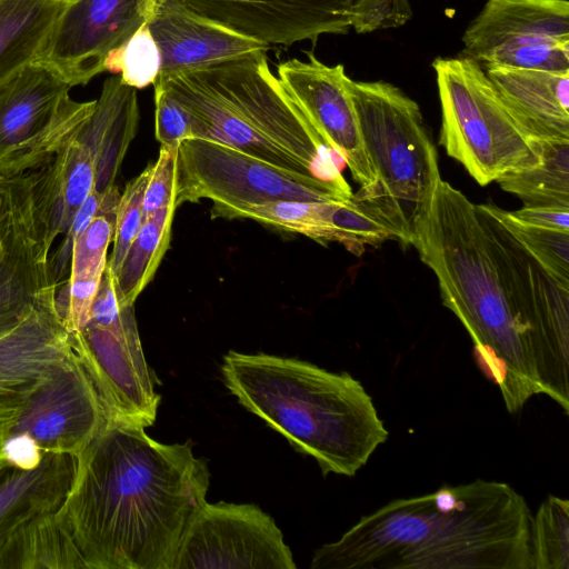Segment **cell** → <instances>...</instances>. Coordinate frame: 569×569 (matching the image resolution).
I'll return each instance as SVG.
<instances>
[{"mask_svg": "<svg viewBox=\"0 0 569 569\" xmlns=\"http://www.w3.org/2000/svg\"><path fill=\"white\" fill-rule=\"evenodd\" d=\"M436 274L442 303L473 342L482 373L510 413L547 395L569 415V288L505 226L440 179L413 224L412 243Z\"/></svg>", "mask_w": 569, "mask_h": 569, "instance_id": "cell-1", "label": "cell"}, {"mask_svg": "<svg viewBox=\"0 0 569 569\" xmlns=\"http://www.w3.org/2000/svg\"><path fill=\"white\" fill-rule=\"evenodd\" d=\"M144 429L108 416L79 453L63 517L84 567L173 569L207 502V461L189 441L161 443Z\"/></svg>", "mask_w": 569, "mask_h": 569, "instance_id": "cell-2", "label": "cell"}, {"mask_svg": "<svg viewBox=\"0 0 569 569\" xmlns=\"http://www.w3.org/2000/svg\"><path fill=\"white\" fill-rule=\"evenodd\" d=\"M532 513L519 492L478 479L395 499L321 546L312 569H532Z\"/></svg>", "mask_w": 569, "mask_h": 569, "instance_id": "cell-3", "label": "cell"}, {"mask_svg": "<svg viewBox=\"0 0 569 569\" xmlns=\"http://www.w3.org/2000/svg\"><path fill=\"white\" fill-rule=\"evenodd\" d=\"M256 52L159 77L189 116L193 138L213 140L276 167L328 182L348 197L345 159L320 136Z\"/></svg>", "mask_w": 569, "mask_h": 569, "instance_id": "cell-4", "label": "cell"}, {"mask_svg": "<svg viewBox=\"0 0 569 569\" xmlns=\"http://www.w3.org/2000/svg\"><path fill=\"white\" fill-rule=\"evenodd\" d=\"M221 375L240 405L312 457L323 476L353 477L388 439L372 398L348 372L296 358L229 351Z\"/></svg>", "mask_w": 569, "mask_h": 569, "instance_id": "cell-5", "label": "cell"}, {"mask_svg": "<svg viewBox=\"0 0 569 569\" xmlns=\"http://www.w3.org/2000/svg\"><path fill=\"white\" fill-rule=\"evenodd\" d=\"M361 139L377 176L352 194L395 234L411 246L413 224L441 179L438 153L418 103L386 81L349 83Z\"/></svg>", "mask_w": 569, "mask_h": 569, "instance_id": "cell-6", "label": "cell"}, {"mask_svg": "<svg viewBox=\"0 0 569 569\" xmlns=\"http://www.w3.org/2000/svg\"><path fill=\"white\" fill-rule=\"evenodd\" d=\"M54 277L42 264L0 260V470L3 445L34 395L80 355L57 303ZM10 466V465H9Z\"/></svg>", "mask_w": 569, "mask_h": 569, "instance_id": "cell-7", "label": "cell"}, {"mask_svg": "<svg viewBox=\"0 0 569 569\" xmlns=\"http://www.w3.org/2000/svg\"><path fill=\"white\" fill-rule=\"evenodd\" d=\"M432 67L441 104L439 142L480 186L540 161V141L516 121L477 61L437 58Z\"/></svg>", "mask_w": 569, "mask_h": 569, "instance_id": "cell-8", "label": "cell"}, {"mask_svg": "<svg viewBox=\"0 0 569 569\" xmlns=\"http://www.w3.org/2000/svg\"><path fill=\"white\" fill-rule=\"evenodd\" d=\"M72 87L50 66L28 63L0 81V174L36 170L72 140L96 100L71 99Z\"/></svg>", "mask_w": 569, "mask_h": 569, "instance_id": "cell-9", "label": "cell"}, {"mask_svg": "<svg viewBox=\"0 0 569 569\" xmlns=\"http://www.w3.org/2000/svg\"><path fill=\"white\" fill-rule=\"evenodd\" d=\"M177 208L209 199L211 217L241 206L272 201H346V196L322 180L296 173L230 146L192 138L178 149Z\"/></svg>", "mask_w": 569, "mask_h": 569, "instance_id": "cell-10", "label": "cell"}, {"mask_svg": "<svg viewBox=\"0 0 569 569\" xmlns=\"http://www.w3.org/2000/svg\"><path fill=\"white\" fill-rule=\"evenodd\" d=\"M462 42L483 68L569 70V2L487 0Z\"/></svg>", "mask_w": 569, "mask_h": 569, "instance_id": "cell-11", "label": "cell"}, {"mask_svg": "<svg viewBox=\"0 0 569 569\" xmlns=\"http://www.w3.org/2000/svg\"><path fill=\"white\" fill-rule=\"evenodd\" d=\"M295 569L273 518L251 503H208L198 511L173 569Z\"/></svg>", "mask_w": 569, "mask_h": 569, "instance_id": "cell-12", "label": "cell"}, {"mask_svg": "<svg viewBox=\"0 0 569 569\" xmlns=\"http://www.w3.org/2000/svg\"><path fill=\"white\" fill-rule=\"evenodd\" d=\"M81 332L83 358L108 416L152 426L161 397L142 351L133 306L121 307L111 321H89Z\"/></svg>", "mask_w": 569, "mask_h": 569, "instance_id": "cell-13", "label": "cell"}, {"mask_svg": "<svg viewBox=\"0 0 569 569\" xmlns=\"http://www.w3.org/2000/svg\"><path fill=\"white\" fill-rule=\"evenodd\" d=\"M277 77L320 136L345 159L360 192L377 180L367 156L351 97L350 78L342 64L289 59L277 66Z\"/></svg>", "mask_w": 569, "mask_h": 569, "instance_id": "cell-14", "label": "cell"}, {"mask_svg": "<svg viewBox=\"0 0 569 569\" xmlns=\"http://www.w3.org/2000/svg\"><path fill=\"white\" fill-rule=\"evenodd\" d=\"M151 0H72L39 61L71 87L104 71L108 54L147 22Z\"/></svg>", "mask_w": 569, "mask_h": 569, "instance_id": "cell-15", "label": "cell"}, {"mask_svg": "<svg viewBox=\"0 0 569 569\" xmlns=\"http://www.w3.org/2000/svg\"><path fill=\"white\" fill-rule=\"evenodd\" d=\"M108 418L98 386L82 355L32 398L11 435L28 433L41 451L80 453Z\"/></svg>", "mask_w": 569, "mask_h": 569, "instance_id": "cell-16", "label": "cell"}, {"mask_svg": "<svg viewBox=\"0 0 569 569\" xmlns=\"http://www.w3.org/2000/svg\"><path fill=\"white\" fill-rule=\"evenodd\" d=\"M203 18L270 48L347 34L352 0H184Z\"/></svg>", "mask_w": 569, "mask_h": 569, "instance_id": "cell-17", "label": "cell"}, {"mask_svg": "<svg viewBox=\"0 0 569 569\" xmlns=\"http://www.w3.org/2000/svg\"><path fill=\"white\" fill-rule=\"evenodd\" d=\"M147 26L161 56L158 78L270 49L203 18L184 0H151Z\"/></svg>", "mask_w": 569, "mask_h": 569, "instance_id": "cell-18", "label": "cell"}, {"mask_svg": "<svg viewBox=\"0 0 569 569\" xmlns=\"http://www.w3.org/2000/svg\"><path fill=\"white\" fill-rule=\"evenodd\" d=\"M28 173L36 228L50 252L56 238L67 232L78 209L96 190L94 161L74 137L50 161Z\"/></svg>", "mask_w": 569, "mask_h": 569, "instance_id": "cell-19", "label": "cell"}, {"mask_svg": "<svg viewBox=\"0 0 569 569\" xmlns=\"http://www.w3.org/2000/svg\"><path fill=\"white\" fill-rule=\"evenodd\" d=\"M483 70L506 108L531 138L569 139V70Z\"/></svg>", "mask_w": 569, "mask_h": 569, "instance_id": "cell-20", "label": "cell"}, {"mask_svg": "<svg viewBox=\"0 0 569 569\" xmlns=\"http://www.w3.org/2000/svg\"><path fill=\"white\" fill-rule=\"evenodd\" d=\"M139 106L137 89L120 76L108 78L96 107L76 138L90 151L96 167V191L114 186L121 162L137 134Z\"/></svg>", "mask_w": 569, "mask_h": 569, "instance_id": "cell-21", "label": "cell"}, {"mask_svg": "<svg viewBox=\"0 0 569 569\" xmlns=\"http://www.w3.org/2000/svg\"><path fill=\"white\" fill-rule=\"evenodd\" d=\"M72 0H0V81L39 61Z\"/></svg>", "mask_w": 569, "mask_h": 569, "instance_id": "cell-22", "label": "cell"}, {"mask_svg": "<svg viewBox=\"0 0 569 569\" xmlns=\"http://www.w3.org/2000/svg\"><path fill=\"white\" fill-rule=\"evenodd\" d=\"M540 141V161L502 174L496 181L523 207L569 209V139Z\"/></svg>", "mask_w": 569, "mask_h": 569, "instance_id": "cell-23", "label": "cell"}, {"mask_svg": "<svg viewBox=\"0 0 569 569\" xmlns=\"http://www.w3.org/2000/svg\"><path fill=\"white\" fill-rule=\"evenodd\" d=\"M176 209V204L168 206L143 220L114 276L120 307L133 306L138 296L153 279L169 248Z\"/></svg>", "mask_w": 569, "mask_h": 569, "instance_id": "cell-24", "label": "cell"}, {"mask_svg": "<svg viewBox=\"0 0 569 569\" xmlns=\"http://www.w3.org/2000/svg\"><path fill=\"white\" fill-rule=\"evenodd\" d=\"M338 202L341 201H272L229 209L222 212L219 218L252 219L325 243L333 241L332 214Z\"/></svg>", "mask_w": 569, "mask_h": 569, "instance_id": "cell-25", "label": "cell"}, {"mask_svg": "<svg viewBox=\"0 0 569 569\" xmlns=\"http://www.w3.org/2000/svg\"><path fill=\"white\" fill-rule=\"evenodd\" d=\"M532 569H569V500L548 496L532 515Z\"/></svg>", "mask_w": 569, "mask_h": 569, "instance_id": "cell-26", "label": "cell"}, {"mask_svg": "<svg viewBox=\"0 0 569 569\" xmlns=\"http://www.w3.org/2000/svg\"><path fill=\"white\" fill-rule=\"evenodd\" d=\"M505 226L555 280L569 288V231L538 228L520 222L497 207Z\"/></svg>", "mask_w": 569, "mask_h": 569, "instance_id": "cell-27", "label": "cell"}, {"mask_svg": "<svg viewBox=\"0 0 569 569\" xmlns=\"http://www.w3.org/2000/svg\"><path fill=\"white\" fill-rule=\"evenodd\" d=\"M160 67V51L147 22L122 46L112 50L104 61V71L119 74L126 84L134 89L153 84Z\"/></svg>", "mask_w": 569, "mask_h": 569, "instance_id": "cell-28", "label": "cell"}, {"mask_svg": "<svg viewBox=\"0 0 569 569\" xmlns=\"http://www.w3.org/2000/svg\"><path fill=\"white\" fill-rule=\"evenodd\" d=\"M116 214L100 213L74 239L69 281L100 280L107 267V251L113 239Z\"/></svg>", "mask_w": 569, "mask_h": 569, "instance_id": "cell-29", "label": "cell"}, {"mask_svg": "<svg viewBox=\"0 0 569 569\" xmlns=\"http://www.w3.org/2000/svg\"><path fill=\"white\" fill-rule=\"evenodd\" d=\"M150 166L126 184L116 211L113 248L107 267L118 272L123 258L143 222V193L149 178Z\"/></svg>", "mask_w": 569, "mask_h": 569, "instance_id": "cell-30", "label": "cell"}, {"mask_svg": "<svg viewBox=\"0 0 569 569\" xmlns=\"http://www.w3.org/2000/svg\"><path fill=\"white\" fill-rule=\"evenodd\" d=\"M119 199L120 192L114 184L104 192L94 190L78 209L69 229L63 234L60 246L53 257L49 259L50 268L58 286L63 281L68 269L70 270L74 239L88 227L96 216L100 213L116 214Z\"/></svg>", "mask_w": 569, "mask_h": 569, "instance_id": "cell-31", "label": "cell"}, {"mask_svg": "<svg viewBox=\"0 0 569 569\" xmlns=\"http://www.w3.org/2000/svg\"><path fill=\"white\" fill-rule=\"evenodd\" d=\"M178 149L161 146L157 161L150 166L143 193V220L162 208L176 204Z\"/></svg>", "mask_w": 569, "mask_h": 569, "instance_id": "cell-32", "label": "cell"}, {"mask_svg": "<svg viewBox=\"0 0 569 569\" xmlns=\"http://www.w3.org/2000/svg\"><path fill=\"white\" fill-rule=\"evenodd\" d=\"M412 17L409 0H352L351 28L358 33L397 28Z\"/></svg>", "mask_w": 569, "mask_h": 569, "instance_id": "cell-33", "label": "cell"}, {"mask_svg": "<svg viewBox=\"0 0 569 569\" xmlns=\"http://www.w3.org/2000/svg\"><path fill=\"white\" fill-rule=\"evenodd\" d=\"M154 88V137L161 146L178 148L193 138L188 113L158 84Z\"/></svg>", "mask_w": 569, "mask_h": 569, "instance_id": "cell-34", "label": "cell"}, {"mask_svg": "<svg viewBox=\"0 0 569 569\" xmlns=\"http://www.w3.org/2000/svg\"><path fill=\"white\" fill-rule=\"evenodd\" d=\"M3 455L10 466L32 470L41 465V449L28 433L11 435L3 445Z\"/></svg>", "mask_w": 569, "mask_h": 569, "instance_id": "cell-35", "label": "cell"}, {"mask_svg": "<svg viewBox=\"0 0 569 569\" xmlns=\"http://www.w3.org/2000/svg\"><path fill=\"white\" fill-rule=\"evenodd\" d=\"M44 466L12 473L0 485V517L13 507L42 477Z\"/></svg>", "mask_w": 569, "mask_h": 569, "instance_id": "cell-36", "label": "cell"}, {"mask_svg": "<svg viewBox=\"0 0 569 569\" xmlns=\"http://www.w3.org/2000/svg\"><path fill=\"white\" fill-rule=\"evenodd\" d=\"M510 214L522 223L560 231H569V209L522 207Z\"/></svg>", "mask_w": 569, "mask_h": 569, "instance_id": "cell-37", "label": "cell"}, {"mask_svg": "<svg viewBox=\"0 0 569 569\" xmlns=\"http://www.w3.org/2000/svg\"><path fill=\"white\" fill-rule=\"evenodd\" d=\"M8 178L0 174V216L3 208L6 191H7Z\"/></svg>", "mask_w": 569, "mask_h": 569, "instance_id": "cell-38", "label": "cell"}, {"mask_svg": "<svg viewBox=\"0 0 569 569\" xmlns=\"http://www.w3.org/2000/svg\"><path fill=\"white\" fill-rule=\"evenodd\" d=\"M0 224H1V221H0ZM4 252H6V249H4V244H3V240H2V236H1V228H0V260L4 257Z\"/></svg>", "mask_w": 569, "mask_h": 569, "instance_id": "cell-39", "label": "cell"}]
</instances>
